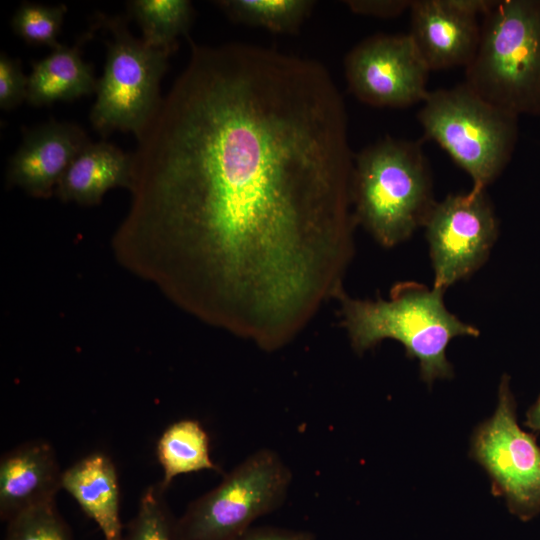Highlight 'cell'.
Here are the masks:
<instances>
[{
  "label": "cell",
  "instance_id": "obj_1",
  "mask_svg": "<svg viewBox=\"0 0 540 540\" xmlns=\"http://www.w3.org/2000/svg\"><path fill=\"white\" fill-rule=\"evenodd\" d=\"M133 155L119 260L266 352L344 290L355 253L345 104L316 60L190 40Z\"/></svg>",
  "mask_w": 540,
  "mask_h": 540
},
{
  "label": "cell",
  "instance_id": "obj_2",
  "mask_svg": "<svg viewBox=\"0 0 540 540\" xmlns=\"http://www.w3.org/2000/svg\"><path fill=\"white\" fill-rule=\"evenodd\" d=\"M444 291L414 281L396 283L388 299H359L342 291V325L353 350L363 354L385 339L401 343L406 356L419 361L421 379L431 385L450 379L454 369L446 356L456 337H478L480 331L445 306Z\"/></svg>",
  "mask_w": 540,
  "mask_h": 540
},
{
  "label": "cell",
  "instance_id": "obj_3",
  "mask_svg": "<svg viewBox=\"0 0 540 540\" xmlns=\"http://www.w3.org/2000/svg\"><path fill=\"white\" fill-rule=\"evenodd\" d=\"M435 203L420 142L387 136L354 156L353 213L381 246L408 240L424 226Z\"/></svg>",
  "mask_w": 540,
  "mask_h": 540
},
{
  "label": "cell",
  "instance_id": "obj_4",
  "mask_svg": "<svg viewBox=\"0 0 540 540\" xmlns=\"http://www.w3.org/2000/svg\"><path fill=\"white\" fill-rule=\"evenodd\" d=\"M464 83L505 111L540 115V0L495 1Z\"/></svg>",
  "mask_w": 540,
  "mask_h": 540
},
{
  "label": "cell",
  "instance_id": "obj_5",
  "mask_svg": "<svg viewBox=\"0 0 540 540\" xmlns=\"http://www.w3.org/2000/svg\"><path fill=\"white\" fill-rule=\"evenodd\" d=\"M418 112L425 137L435 141L486 189L509 163L518 138L519 116L483 99L464 82L429 91Z\"/></svg>",
  "mask_w": 540,
  "mask_h": 540
},
{
  "label": "cell",
  "instance_id": "obj_6",
  "mask_svg": "<svg viewBox=\"0 0 540 540\" xmlns=\"http://www.w3.org/2000/svg\"><path fill=\"white\" fill-rule=\"evenodd\" d=\"M292 473L274 450L249 455L177 518L180 540H235L286 499Z\"/></svg>",
  "mask_w": 540,
  "mask_h": 540
},
{
  "label": "cell",
  "instance_id": "obj_7",
  "mask_svg": "<svg viewBox=\"0 0 540 540\" xmlns=\"http://www.w3.org/2000/svg\"><path fill=\"white\" fill-rule=\"evenodd\" d=\"M110 31L104 71L97 83L90 122L103 137L119 130L142 136L160 105V82L171 53L147 46L119 16L101 14Z\"/></svg>",
  "mask_w": 540,
  "mask_h": 540
},
{
  "label": "cell",
  "instance_id": "obj_8",
  "mask_svg": "<svg viewBox=\"0 0 540 540\" xmlns=\"http://www.w3.org/2000/svg\"><path fill=\"white\" fill-rule=\"evenodd\" d=\"M470 457L488 474L491 491L510 513L529 521L540 513V446L521 429L510 377L503 374L493 415L476 426Z\"/></svg>",
  "mask_w": 540,
  "mask_h": 540
},
{
  "label": "cell",
  "instance_id": "obj_9",
  "mask_svg": "<svg viewBox=\"0 0 540 540\" xmlns=\"http://www.w3.org/2000/svg\"><path fill=\"white\" fill-rule=\"evenodd\" d=\"M423 227L433 287L444 292L486 262L498 236V220L486 189L447 195L435 203Z\"/></svg>",
  "mask_w": 540,
  "mask_h": 540
},
{
  "label": "cell",
  "instance_id": "obj_10",
  "mask_svg": "<svg viewBox=\"0 0 540 540\" xmlns=\"http://www.w3.org/2000/svg\"><path fill=\"white\" fill-rule=\"evenodd\" d=\"M429 68L409 34H376L347 54L348 88L360 101L376 107L403 108L423 102Z\"/></svg>",
  "mask_w": 540,
  "mask_h": 540
},
{
  "label": "cell",
  "instance_id": "obj_11",
  "mask_svg": "<svg viewBox=\"0 0 540 540\" xmlns=\"http://www.w3.org/2000/svg\"><path fill=\"white\" fill-rule=\"evenodd\" d=\"M495 1H412L408 34L430 71L470 64L480 39L478 16H483Z\"/></svg>",
  "mask_w": 540,
  "mask_h": 540
},
{
  "label": "cell",
  "instance_id": "obj_12",
  "mask_svg": "<svg viewBox=\"0 0 540 540\" xmlns=\"http://www.w3.org/2000/svg\"><path fill=\"white\" fill-rule=\"evenodd\" d=\"M90 143L77 124L50 119L24 133L10 158L7 181L34 197H49L72 161Z\"/></svg>",
  "mask_w": 540,
  "mask_h": 540
},
{
  "label": "cell",
  "instance_id": "obj_13",
  "mask_svg": "<svg viewBox=\"0 0 540 540\" xmlns=\"http://www.w3.org/2000/svg\"><path fill=\"white\" fill-rule=\"evenodd\" d=\"M54 448L44 440L25 442L0 460V518L8 522L21 512L54 502L61 488Z\"/></svg>",
  "mask_w": 540,
  "mask_h": 540
},
{
  "label": "cell",
  "instance_id": "obj_14",
  "mask_svg": "<svg viewBox=\"0 0 540 540\" xmlns=\"http://www.w3.org/2000/svg\"><path fill=\"white\" fill-rule=\"evenodd\" d=\"M101 14L72 46L59 44L52 52L32 63L28 76L27 102L33 106L71 101L96 92L93 65L82 58V47L102 26Z\"/></svg>",
  "mask_w": 540,
  "mask_h": 540
},
{
  "label": "cell",
  "instance_id": "obj_15",
  "mask_svg": "<svg viewBox=\"0 0 540 540\" xmlns=\"http://www.w3.org/2000/svg\"><path fill=\"white\" fill-rule=\"evenodd\" d=\"M61 488L93 520L104 540H120V493L116 467L103 452L90 453L62 473Z\"/></svg>",
  "mask_w": 540,
  "mask_h": 540
},
{
  "label": "cell",
  "instance_id": "obj_16",
  "mask_svg": "<svg viewBox=\"0 0 540 540\" xmlns=\"http://www.w3.org/2000/svg\"><path fill=\"white\" fill-rule=\"evenodd\" d=\"M132 172L133 155L106 141L91 142L69 165L56 194L66 202L96 205L109 189H130Z\"/></svg>",
  "mask_w": 540,
  "mask_h": 540
},
{
  "label": "cell",
  "instance_id": "obj_17",
  "mask_svg": "<svg viewBox=\"0 0 540 540\" xmlns=\"http://www.w3.org/2000/svg\"><path fill=\"white\" fill-rule=\"evenodd\" d=\"M156 455L163 470L159 483L165 491L179 475L219 470L210 457L209 436L200 422L194 419L170 424L157 441Z\"/></svg>",
  "mask_w": 540,
  "mask_h": 540
},
{
  "label": "cell",
  "instance_id": "obj_18",
  "mask_svg": "<svg viewBox=\"0 0 540 540\" xmlns=\"http://www.w3.org/2000/svg\"><path fill=\"white\" fill-rule=\"evenodd\" d=\"M127 7L142 30V41L169 53L174 52L177 37L187 33L194 13L188 0H133Z\"/></svg>",
  "mask_w": 540,
  "mask_h": 540
},
{
  "label": "cell",
  "instance_id": "obj_19",
  "mask_svg": "<svg viewBox=\"0 0 540 540\" xmlns=\"http://www.w3.org/2000/svg\"><path fill=\"white\" fill-rule=\"evenodd\" d=\"M310 0H221L214 4L231 20L266 28L276 33H294L311 12Z\"/></svg>",
  "mask_w": 540,
  "mask_h": 540
},
{
  "label": "cell",
  "instance_id": "obj_20",
  "mask_svg": "<svg viewBox=\"0 0 540 540\" xmlns=\"http://www.w3.org/2000/svg\"><path fill=\"white\" fill-rule=\"evenodd\" d=\"M160 483L147 487L134 517L124 526L120 540H180L177 518L171 512Z\"/></svg>",
  "mask_w": 540,
  "mask_h": 540
},
{
  "label": "cell",
  "instance_id": "obj_21",
  "mask_svg": "<svg viewBox=\"0 0 540 540\" xmlns=\"http://www.w3.org/2000/svg\"><path fill=\"white\" fill-rule=\"evenodd\" d=\"M68 8L65 4L56 6L23 2L11 19V27L16 35L29 45L56 48Z\"/></svg>",
  "mask_w": 540,
  "mask_h": 540
},
{
  "label": "cell",
  "instance_id": "obj_22",
  "mask_svg": "<svg viewBox=\"0 0 540 540\" xmlns=\"http://www.w3.org/2000/svg\"><path fill=\"white\" fill-rule=\"evenodd\" d=\"M6 523L4 540H73L55 501L33 506Z\"/></svg>",
  "mask_w": 540,
  "mask_h": 540
},
{
  "label": "cell",
  "instance_id": "obj_23",
  "mask_svg": "<svg viewBox=\"0 0 540 540\" xmlns=\"http://www.w3.org/2000/svg\"><path fill=\"white\" fill-rule=\"evenodd\" d=\"M28 76L23 73L21 61L0 55V108L11 110L27 100Z\"/></svg>",
  "mask_w": 540,
  "mask_h": 540
},
{
  "label": "cell",
  "instance_id": "obj_24",
  "mask_svg": "<svg viewBox=\"0 0 540 540\" xmlns=\"http://www.w3.org/2000/svg\"><path fill=\"white\" fill-rule=\"evenodd\" d=\"M350 10L356 14L378 18H392L402 14L411 7L409 0H349L345 1Z\"/></svg>",
  "mask_w": 540,
  "mask_h": 540
},
{
  "label": "cell",
  "instance_id": "obj_25",
  "mask_svg": "<svg viewBox=\"0 0 540 540\" xmlns=\"http://www.w3.org/2000/svg\"><path fill=\"white\" fill-rule=\"evenodd\" d=\"M235 540H315L310 531L273 526L251 527Z\"/></svg>",
  "mask_w": 540,
  "mask_h": 540
},
{
  "label": "cell",
  "instance_id": "obj_26",
  "mask_svg": "<svg viewBox=\"0 0 540 540\" xmlns=\"http://www.w3.org/2000/svg\"><path fill=\"white\" fill-rule=\"evenodd\" d=\"M525 426L540 432V395L526 412Z\"/></svg>",
  "mask_w": 540,
  "mask_h": 540
}]
</instances>
